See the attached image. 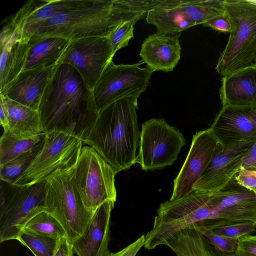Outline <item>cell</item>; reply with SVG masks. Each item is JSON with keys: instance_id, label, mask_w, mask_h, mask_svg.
<instances>
[{"instance_id": "cell-1", "label": "cell", "mask_w": 256, "mask_h": 256, "mask_svg": "<svg viewBox=\"0 0 256 256\" xmlns=\"http://www.w3.org/2000/svg\"><path fill=\"white\" fill-rule=\"evenodd\" d=\"M38 112L45 132L54 130H70L82 142L99 112L92 90L77 70L66 64L56 66Z\"/></svg>"}, {"instance_id": "cell-2", "label": "cell", "mask_w": 256, "mask_h": 256, "mask_svg": "<svg viewBox=\"0 0 256 256\" xmlns=\"http://www.w3.org/2000/svg\"><path fill=\"white\" fill-rule=\"evenodd\" d=\"M138 100L123 98L100 111L83 141L94 148L116 174L136 162V152L140 138L136 112Z\"/></svg>"}, {"instance_id": "cell-3", "label": "cell", "mask_w": 256, "mask_h": 256, "mask_svg": "<svg viewBox=\"0 0 256 256\" xmlns=\"http://www.w3.org/2000/svg\"><path fill=\"white\" fill-rule=\"evenodd\" d=\"M146 14L121 8L116 0H78L36 27L31 36H59L71 40L90 36H108L122 22Z\"/></svg>"}, {"instance_id": "cell-4", "label": "cell", "mask_w": 256, "mask_h": 256, "mask_svg": "<svg viewBox=\"0 0 256 256\" xmlns=\"http://www.w3.org/2000/svg\"><path fill=\"white\" fill-rule=\"evenodd\" d=\"M224 8L231 30L216 66L222 76L252 66L256 57V1L224 0Z\"/></svg>"}, {"instance_id": "cell-5", "label": "cell", "mask_w": 256, "mask_h": 256, "mask_svg": "<svg viewBox=\"0 0 256 256\" xmlns=\"http://www.w3.org/2000/svg\"><path fill=\"white\" fill-rule=\"evenodd\" d=\"M69 172L70 181L88 210L94 212L105 202H116V173L94 148L82 147Z\"/></svg>"}, {"instance_id": "cell-6", "label": "cell", "mask_w": 256, "mask_h": 256, "mask_svg": "<svg viewBox=\"0 0 256 256\" xmlns=\"http://www.w3.org/2000/svg\"><path fill=\"white\" fill-rule=\"evenodd\" d=\"M69 168H59L45 180L46 210L60 222L72 242L81 236L94 212L84 206L70 180Z\"/></svg>"}, {"instance_id": "cell-7", "label": "cell", "mask_w": 256, "mask_h": 256, "mask_svg": "<svg viewBox=\"0 0 256 256\" xmlns=\"http://www.w3.org/2000/svg\"><path fill=\"white\" fill-rule=\"evenodd\" d=\"M45 180L18 186L0 180V242L16 240L28 222L46 210Z\"/></svg>"}, {"instance_id": "cell-8", "label": "cell", "mask_w": 256, "mask_h": 256, "mask_svg": "<svg viewBox=\"0 0 256 256\" xmlns=\"http://www.w3.org/2000/svg\"><path fill=\"white\" fill-rule=\"evenodd\" d=\"M82 142L70 130H54L45 132L42 148L14 184L40 182L58 169L70 168L80 155Z\"/></svg>"}, {"instance_id": "cell-9", "label": "cell", "mask_w": 256, "mask_h": 256, "mask_svg": "<svg viewBox=\"0 0 256 256\" xmlns=\"http://www.w3.org/2000/svg\"><path fill=\"white\" fill-rule=\"evenodd\" d=\"M186 142L179 130L164 119H150L142 125L136 162L146 171L171 166Z\"/></svg>"}, {"instance_id": "cell-10", "label": "cell", "mask_w": 256, "mask_h": 256, "mask_svg": "<svg viewBox=\"0 0 256 256\" xmlns=\"http://www.w3.org/2000/svg\"><path fill=\"white\" fill-rule=\"evenodd\" d=\"M142 63L108 65L92 90L98 112L120 99L138 98L146 90L153 71L140 68Z\"/></svg>"}, {"instance_id": "cell-11", "label": "cell", "mask_w": 256, "mask_h": 256, "mask_svg": "<svg viewBox=\"0 0 256 256\" xmlns=\"http://www.w3.org/2000/svg\"><path fill=\"white\" fill-rule=\"evenodd\" d=\"M114 56L108 36L82 38L71 40L58 64L74 68L92 90Z\"/></svg>"}, {"instance_id": "cell-12", "label": "cell", "mask_w": 256, "mask_h": 256, "mask_svg": "<svg viewBox=\"0 0 256 256\" xmlns=\"http://www.w3.org/2000/svg\"><path fill=\"white\" fill-rule=\"evenodd\" d=\"M255 143L242 142L226 146L218 143L210 163L193 186V191L213 192L225 186L234 178Z\"/></svg>"}, {"instance_id": "cell-13", "label": "cell", "mask_w": 256, "mask_h": 256, "mask_svg": "<svg viewBox=\"0 0 256 256\" xmlns=\"http://www.w3.org/2000/svg\"><path fill=\"white\" fill-rule=\"evenodd\" d=\"M218 142L210 128L196 132L178 174L174 180L170 200L182 198L193 192L192 187L210 163Z\"/></svg>"}, {"instance_id": "cell-14", "label": "cell", "mask_w": 256, "mask_h": 256, "mask_svg": "<svg viewBox=\"0 0 256 256\" xmlns=\"http://www.w3.org/2000/svg\"><path fill=\"white\" fill-rule=\"evenodd\" d=\"M223 146L256 142V106L222 107L210 128Z\"/></svg>"}, {"instance_id": "cell-15", "label": "cell", "mask_w": 256, "mask_h": 256, "mask_svg": "<svg viewBox=\"0 0 256 256\" xmlns=\"http://www.w3.org/2000/svg\"><path fill=\"white\" fill-rule=\"evenodd\" d=\"M114 202L108 200L101 204L83 234L72 242L74 253L78 256H108L110 253V216Z\"/></svg>"}, {"instance_id": "cell-16", "label": "cell", "mask_w": 256, "mask_h": 256, "mask_svg": "<svg viewBox=\"0 0 256 256\" xmlns=\"http://www.w3.org/2000/svg\"><path fill=\"white\" fill-rule=\"evenodd\" d=\"M78 0H31L26 2L7 23L18 39L26 40L38 26L73 6Z\"/></svg>"}, {"instance_id": "cell-17", "label": "cell", "mask_w": 256, "mask_h": 256, "mask_svg": "<svg viewBox=\"0 0 256 256\" xmlns=\"http://www.w3.org/2000/svg\"><path fill=\"white\" fill-rule=\"evenodd\" d=\"M56 66L22 72L0 96L38 111L43 94Z\"/></svg>"}, {"instance_id": "cell-18", "label": "cell", "mask_w": 256, "mask_h": 256, "mask_svg": "<svg viewBox=\"0 0 256 256\" xmlns=\"http://www.w3.org/2000/svg\"><path fill=\"white\" fill-rule=\"evenodd\" d=\"M181 46L178 35L156 32L144 39L140 56L153 72L173 70L180 59Z\"/></svg>"}, {"instance_id": "cell-19", "label": "cell", "mask_w": 256, "mask_h": 256, "mask_svg": "<svg viewBox=\"0 0 256 256\" xmlns=\"http://www.w3.org/2000/svg\"><path fill=\"white\" fill-rule=\"evenodd\" d=\"M220 96L222 107L256 106V64L223 76Z\"/></svg>"}, {"instance_id": "cell-20", "label": "cell", "mask_w": 256, "mask_h": 256, "mask_svg": "<svg viewBox=\"0 0 256 256\" xmlns=\"http://www.w3.org/2000/svg\"><path fill=\"white\" fill-rule=\"evenodd\" d=\"M27 40V50L23 72L55 66L68 47L71 40L59 36H31Z\"/></svg>"}, {"instance_id": "cell-21", "label": "cell", "mask_w": 256, "mask_h": 256, "mask_svg": "<svg viewBox=\"0 0 256 256\" xmlns=\"http://www.w3.org/2000/svg\"><path fill=\"white\" fill-rule=\"evenodd\" d=\"M0 93L23 72L27 50V40L18 39L13 32L0 38Z\"/></svg>"}, {"instance_id": "cell-22", "label": "cell", "mask_w": 256, "mask_h": 256, "mask_svg": "<svg viewBox=\"0 0 256 256\" xmlns=\"http://www.w3.org/2000/svg\"><path fill=\"white\" fill-rule=\"evenodd\" d=\"M8 116V129L14 134L29 137L45 133L38 111L0 96Z\"/></svg>"}, {"instance_id": "cell-23", "label": "cell", "mask_w": 256, "mask_h": 256, "mask_svg": "<svg viewBox=\"0 0 256 256\" xmlns=\"http://www.w3.org/2000/svg\"><path fill=\"white\" fill-rule=\"evenodd\" d=\"M180 1L176 0L172 4L149 12L146 16L147 22L154 26L157 32L171 36H176L194 26L180 6Z\"/></svg>"}, {"instance_id": "cell-24", "label": "cell", "mask_w": 256, "mask_h": 256, "mask_svg": "<svg viewBox=\"0 0 256 256\" xmlns=\"http://www.w3.org/2000/svg\"><path fill=\"white\" fill-rule=\"evenodd\" d=\"M224 0H181L180 6L194 26L204 24L215 18L226 14Z\"/></svg>"}, {"instance_id": "cell-25", "label": "cell", "mask_w": 256, "mask_h": 256, "mask_svg": "<svg viewBox=\"0 0 256 256\" xmlns=\"http://www.w3.org/2000/svg\"><path fill=\"white\" fill-rule=\"evenodd\" d=\"M45 133L29 137L17 136L9 130H4L0 140V166L34 148Z\"/></svg>"}, {"instance_id": "cell-26", "label": "cell", "mask_w": 256, "mask_h": 256, "mask_svg": "<svg viewBox=\"0 0 256 256\" xmlns=\"http://www.w3.org/2000/svg\"><path fill=\"white\" fill-rule=\"evenodd\" d=\"M24 228L54 238L66 237V232L60 222L53 214L46 210L35 214L28 222Z\"/></svg>"}, {"instance_id": "cell-27", "label": "cell", "mask_w": 256, "mask_h": 256, "mask_svg": "<svg viewBox=\"0 0 256 256\" xmlns=\"http://www.w3.org/2000/svg\"><path fill=\"white\" fill-rule=\"evenodd\" d=\"M44 140L32 148L0 166V180L14 184L30 165L42 148Z\"/></svg>"}, {"instance_id": "cell-28", "label": "cell", "mask_w": 256, "mask_h": 256, "mask_svg": "<svg viewBox=\"0 0 256 256\" xmlns=\"http://www.w3.org/2000/svg\"><path fill=\"white\" fill-rule=\"evenodd\" d=\"M16 240L30 249L34 256H53L59 239L38 234L24 228Z\"/></svg>"}, {"instance_id": "cell-29", "label": "cell", "mask_w": 256, "mask_h": 256, "mask_svg": "<svg viewBox=\"0 0 256 256\" xmlns=\"http://www.w3.org/2000/svg\"><path fill=\"white\" fill-rule=\"evenodd\" d=\"M140 19L136 18L122 22L108 36L114 55L118 50L128 45L130 40L134 36V26Z\"/></svg>"}, {"instance_id": "cell-30", "label": "cell", "mask_w": 256, "mask_h": 256, "mask_svg": "<svg viewBox=\"0 0 256 256\" xmlns=\"http://www.w3.org/2000/svg\"><path fill=\"white\" fill-rule=\"evenodd\" d=\"M201 233L220 256H235L238 240L217 234L212 230Z\"/></svg>"}, {"instance_id": "cell-31", "label": "cell", "mask_w": 256, "mask_h": 256, "mask_svg": "<svg viewBox=\"0 0 256 256\" xmlns=\"http://www.w3.org/2000/svg\"><path fill=\"white\" fill-rule=\"evenodd\" d=\"M176 0H117L124 10L134 13L146 14L162 6L172 4Z\"/></svg>"}, {"instance_id": "cell-32", "label": "cell", "mask_w": 256, "mask_h": 256, "mask_svg": "<svg viewBox=\"0 0 256 256\" xmlns=\"http://www.w3.org/2000/svg\"><path fill=\"white\" fill-rule=\"evenodd\" d=\"M256 230V222H247L224 226L212 230L217 234L238 240L252 234Z\"/></svg>"}, {"instance_id": "cell-33", "label": "cell", "mask_w": 256, "mask_h": 256, "mask_svg": "<svg viewBox=\"0 0 256 256\" xmlns=\"http://www.w3.org/2000/svg\"><path fill=\"white\" fill-rule=\"evenodd\" d=\"M234 256H256V234L238 239Z\"/></svg>"}, {"instance_id": "cell-34", "label": "cell", "mask_w": 256, "mask_h": 256, "mask_svg": "<svg viewBox=\"0 0 256 256\" xmlns=\"http://www.w3.org/2000/svg\"><path fill=\"white\" fill-rule=\"evenodd\" d=\"M234 178L238 184L256 194V171L248 170L241 166Z\"/></svg>"}, {"instance_id": "cell-35", "label": "cell", "mask_w": 256, "mask_h": 256, "mask_svg": "<svg viewBox=\"0 0 256 256\" xmlns=\"http://www.w3.org/2000/svg\"><path fill=\"white\" fill-rule=\"evenodd\" d=\"M202 25L220 32H230L231 30L230 23L226 13L210 20Z\"/></svg>"}, {"instance_id": "cell-36", "label": "cell", "mask_w": 256, "mask_h": 256, "mask_svg": "<svg viewBox=\"0 0 256 256\" xmlns=\"http://www.w3.org/2000/svg\"><path fill=\"white\" fill-rule=\"evenodd\" d=\"M145 236L142 235L126 247L116 252H112L108 256H136L140 250L144 246Z\"/></svg>"}, {"instance_id": "cell-37", "label": "cell", "mask_w": 256, "mask_h": 256, "mask_svg": "<svg viewBox=\"0 0 256 256\" xmlns=\"http://www.w3.org/2000/svg\"><path fill=\"white\" fill-rule=\"evenodd\" d=\"M72 242L67 237L58 240V244L53 256H74Z\"/></svg>"}, {"instance_id": "cell-38", "label": "cell", "mask_w": 256, "mask_h": 256, "mask_svg": "<svg viewBox=\"0 0 256 256\" xmlns=\"http://www.w3.org/2000/svg\"><path fill=\"white\" fill-rule=\"evenodd\" d=\"M242 166L248 170L256 171V142L243 161Z\"/></svg>"}, {"instance_id": "cell-39", "label": "cell", "mask_w": 256, "mask_h": 256, "mask_svg": "<svg viewBox=\"0 0 256 256\" xmlns=\"http://www.w3.org/2000/svg\"><path fill=\"white\" fill-rule=\"evenodd\" d=\"M0 124L3 128L4 130H7L8 129V120L7 112L6 108L3 102L0 100Z\"/></svg>"}]
</instances>
